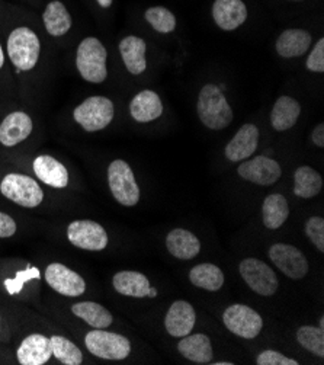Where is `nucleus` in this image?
Returning <instances> with one entry per match:
<instances>
[{
    "instance_id": "1",
    "label": "nucleus",
    "mask_w": 324,
    "mask_h": 365,
    "mask_svg": "<svg viewBox=\"0 0 324 365\" xmlns=\"http://www.w3.org/2000/svg\"><path fill=\"white\" fill-rule=\"evenodd\" d=\"M5 53L18 75L33 71L37 68L43 53L40 35L28 25L14 26L6 36Z\"/></svg>"
},
{
    "instance_id": "2",
    "label": "nucleus",
    "mask_w": 324,
    "mask_h": 365,
    "mask_svg": "<svg viewBox=\"0 0 324 365\" xmlns=\"http://www.w3.org/2000/svg\"><path fill=\"white\" fill-rule=\"evenodd\" d=\"M0 195L28 210L38 208L46 200L41 182L19 172H8L0 178Z\"/></svg>"
},
{
    "instance_id": "3",
    "label": "nucleus",
    "mask_w": 324,
    "mask_h": 365,
    "mask_svg": "<svg viewBox=\"0 0 324 365\" xmlns=\"http://www.w3.org/2000/svg\"><path fill=\"white\" fill-rule=\"evenodd\" d=\"M197 111L201 123L209 130H223L229 127L234 118L227 98L221 89L214 83H208L201 89L198 95Z\"/></svg>"
},
{
    "instance_id": "4",
    "label": "nucleus",
    "mask_w": 324,
    "mask_h": 365,
    "mask_svg": "<svg viewBox=\"0 0 324 365\" xmlns=\"http://www.w3.org/2000/svg\"><path fill=\"white\" fill-rule=\"evenodd\" d=\"M108 51L96 36H86L76 50V68L79 76L88 82L100 85L108 78Z\"/></svg>"
},
{
    "instance_id": "5",
    "label": "nucleus",
    "mask_w": 324,
    "mask_h": 365,
    "mask_svg": "<svg viewBox=\"0 0 324 365\" xmlns=\"http://www.w3.org/2000/svg\"><path fill=\"white\" fill-rule=\"evenodd\" d=\"M115 117L114 102L100 95L86 98L73 109L75 123L88 133H98L105 130Z\"/></svg>"
},
{
    "instance_id": "6",
    "label": "nucleus",
    "mask_w": 324,
    "mask_h": 365,
    "mask_svg": "<svg viewBox=\"0 0 324 365\" xmlns=\"http://www.w3.org/2000/svg\"><path fill=\"white\" fill-rule=\"evenodd\" d=\"M86 349L96 358L108 361L125 359L131 352V342L125 336L106 329H92L85 335Z\"/></svg>"
},
{
    "instance_id": "7",
    "label": "nucleus",
    "mask_w": 324,
    "mask_h": 365,
    "mask_svg": "<svg viewBox=\"0 0 324 365\" xmlns=\"http://www.w3.org/2000/svg\"><path fill=\"white\" fill-rule=\"evenodd\" d=\"M108 185L114 200L124 207H134L140 201V188L131 166L117 159L108 166Z\"/></svg>"
},
{
    "instance_id": "8",
    "label": "nucleus",
    "mask_w": 324,
    "mask_h": 365,
    "mask_svg": "<svg viewBox=\"0 0 324 365\" xmlns=\"http://www.w3.org/2000/svg\"><path fill=\"white\" fill-rule=\"evenodd\" d=\"M66 237L71 246L88 252H100L110 243L105 227L93 220H73L66 229Z\"/></svg>"
},
{
    "instance_id": "9",
    "label": "nucleus",
    "mask_w": 324,
    "mask_h": 365,
    "mask_svg": "<svg viewBox=\"0 0 324 365\" xmlns=\"http://www.w3.org/2000/svg\"><path fill=\"white\" fill-rule=\"evenodd\" d=\"M44 279L51 289L60 296L78 299L86 293V281L75 269L61 262H51L44 269Z\"/></svg>"
},
{
    "instance_id": "10",
    "label": "nucleus",
    "mask_w": 324,
    "mask_h": 365,
    "mask_svg": "<svg viewBox=\"0 0 324 365\" xmlns=\"http://www.w3.org/2000/svg\"><path fill=\"white\" fill-rule=\"evenodd\" d=\"M223 322L227 329L244 339H255L263 327L262 316L246 304H233L226 309Z\"/></svg>"
},
{
    "instance_id": "11",
    "label": "nucleus",
    "mask_w": 324,
    "mask_h": 365,
    "mask_svg": "<svg viewBox=\"0 0 324 365\" xmlns=\"http://www.w3.org/2000/svg\"><path fill=\"white\" fill-rule=\"evenodd\" d=\"M239 271L246 284L259 296L271 297L276 293L279 287L278 277L275 271L263 261L256 258H246L240 262Z\"/></svg>"
},
{
    "instance_id": "12",
    "label": "nucleus",
    "mask_w": 324,
    "mask_h": 365,
    "mask_svg": "<svg viewBox=\"0 0 324 365\" xmlns=\"http://www.w3.org/2000/svg\"><path fill=\"white\" fill-rule=\"evenodd\" d=\"M269 258L273 265L288 278L301 279L308 274V261L304 253L286 243H276L269 249Z\"/></svg>"
},
{
    "instance_id": "13",
    "label": "nucleus",
    "mask_w": 324,
    "mask_h": 365,
    "mask_svg": "<svg viewBox=\"0 0 324 365\" xmlns=\"http://www.w3.org/2000/svg\"><path fill=\"white\" fill-rule=\"evenodd\" d=\"M33 130V118L22 109H15L0 121V145L5 149H14L26 141Z\"/></svg>"
},
{
    "instance_id": "14",
    "label": "nucleus",
    "mask_w": 324,
    "mask_h": 365,
    "mask_svg": "<svg viewBox=\"0 0 324 365\" xmlns=\"http://www.w3.org/2000/svg\"><path fill=\"white\" fill-rule=\"evenodd\" d=\"M33 178L53 190H66L70 185L67 166L51 155H38L31 163Z\"/></svg>"
},
{
    "instance_id": "15",
    "label": "nucleus",
    "mask_w": 324,
    "mask_h": 365,
    "mask_svg": "<svg viewBox=\"0 0 324 365\" xmlns=\"http://www.w3.org/2000/svg\"><path fill=\"white\" fill-rule=\"evenodd\" d=\"M237 173L251 184L269 187L281 178L282 169L276 160L266 156H256L254 159L243 160L237 168Z\"/></svg>"
},
{
    "instance_id": "16",
    "label": "nucleus",
    "mask_w": 324,
    "mask_h": 365,
    "mask_svg": "<svg viewBox=\"0 0 324 365\" xmlns=\"http://www.w3.org/2000/svg\"><path fill=\"white\" fill-rule=\"evenodd\" d=\"M15 355L21 365H46L53 358L50 338L38 332L29 334L21 341Z\"/></svg>"
},
{
    "instance_id": "17",
    "label": "nucleus",
    "mask_w": 324,
    "mask_h": 365,
    "mask_svg": "<svg viewBox=\"0 0 324 365\" xmlns=\"http://www.w3.org/2000/svg\"><path fill=\"white\" fill-rule=\"evenodd\" d=\"M259 144V128L255 124H244L226 145V158L230 162H243L254 156Z\"/></svg>"
},
{
    "instance_id": "18",
    "label": "nucleus",
    "mask_w": 324,
    "mask_h": 365,
    "mask_svg": "<svg viewBox=\"0 0 324 365\" xmlns=\"http://www.w3.org/2000/svg\"><path fill=\"white\" fill-rule=\"evenodd\" d=\"M195 320L197 314L192 304L179 300L169 307L164 316V327L170 336L184 338L192 332Z\"/></svg>"
},
{
    "instance_id": "19",
    "label": "nucleus",
    "mask_w": 324,
    "mask_h": 365,
    "mask_svg": "<svg viewBox=\"0 0 324 365\" xmlns=\"http://www.w3.org/2000/svg\"><path fill=\"white\" fill-rule=\"evenodd\" d=\"M113 285L117 293L127 297L142 299L156 297V289L150 288L149 278L137 271H120L113 278Z\"/></svg>"
},
{
    "instance_id": "20",
    "label": "nucleus",
    "mask_w": 324,
    "mask_h": 365,
    "mask_svg": "<svg viewBox=\"0 0 324 365\" xmlns=\"http://www.w3.org/2000/svg\"><path fill=\"white\" fill-rule=\"evenodd\" d=\"M212 18L223 31H234L247 19V8L243 0H215Z\"/></svg>"
},
{
    "instance_id": "21",
    "label": "nucleus",
    "mask_w": 324,
    "mask_h": 365,
    "mask_svg": "<svg viewBox=\"0 0 324 365\" xmlns=\"http://www.w3.org/2000/svg\"><path fill=\"white\" fill-rule=\"evenodd\" d=\"M130 114L137 123H152L163 114V102L155 91H141L130 103Z\"/></svg>"
},
{
    "instance_id": "22",
    "label": "nucleus",
    "mask_w": 324,
    "mask_h": 365,
    "mask_svg": "<svg viewBox=\"0 0 324 365\" xmlns=\"http://www.w3.org/2000/svg\"><path fill=\"white\" fill-rule=\"evenodd\" d=\"M43 25L50 36L60 38L70 32L73 26V18L61 0H51L44 8Z\"/></svg>"
},
{
    "instance_id": "23",
    "label": "nucleus",
    "mask_w": 324,
    "mask_h": 365,
    "mask_svg": "<svg viewBox=\"0 0 324 365\" xmlns=\"http://www.w3.org/2000/svg\"><path fill=\"white\" fill-rule=\"evenodd\" d=\"M118 48H120L122 61L131 75L138 76L142 71H146V68H147L146 41L140 38V36L128 35V36H125V38L121 40Z\"/></svg>"
},
{
    "instance_id": "24",
    "label": "nucleus",
    "mask_w": 324,
    "mask_h": 365,
    "mask_svg": "<svg viewBox=\"0 0 324 365\" xmlns=\"http://www.w3.org/2000/svg\"><path fill=\"white\" fill-rule=\"evenodd\" d=\"M311 46V34L305 29H286L276 40V53L283 58H296L307 53Z\"/></svg>"
},
{
    "instance_id": "25",
    "label": "nucleus",
    "mask_w": 324,
    "mask_h": 365,
    "mask_svg": "<svg viewBox=\"0 0 324 365\" xmlns=\"http://www.w3.org/2000/svg\"><path fill=\"white\" fill-rule=\"evenodd\" d=\"M166 247L172 257L177 259H194L201 252L199 239L189 230L174 229L166 237Z\"/></svg>"
},
{
    "instance_id": "26",
    "label": "nucleus",
    "mask_w": 324,
    "mask_h": 365,
    "mask_svg": "<svg viewBox=\"0 0 324 365\" xmlns=\"http://www.w3.org/2000/svg\"><path fill=\"white\" fill-rule=\"evenodd\" d=\"M301 114V105L291 96H281L275 102L271 113V124L276 131H286L293 128Z\"/></svg>"
},
{
    "instance_id": "27",
    "label": "nucleus",
    "mask_w": 324,
    "mask_h": 365,
    "mask_svg": "<svg viewBox=\"0 0 324 365\" xmlns=\"http://www.w3.org/2000/svg\"><path fill=\"white\" fill-rule=\"evenodd\" d=\"M71 314L83 320L93 329H108L114 322L113 313L95 302H78L70 307Z\"/></svg>"
},
{
    "instance_id": "28",
    "label": "nucleus",
    "mask_w": 324,
    "mask_h": 365,
    "mask_svg": "<svg viewBox=\"0 0 324 365\" xmlns=\"http://www.w3.org/2000/svg\"><path fill=\"white\" fill-rule=\"evenodd\" d=\"M177 351L182 356L195 364H209L212 361L211 339L204 334L187 335L177 344Z\"/></svg>"
},
{
    "instance_id": "29",
    "label": "nucleus",
    "mask_w": 324,
    "mask_h": 365,
    "mask_svg": "<svg viewBox=\"0 0 324 365\" xmlns=\"http://www.w3.org/2000/svg\"><path fill=\"white\" fill-rule=\"evenodd\" d=\"M262 215L265 227L269 230L279 229L290 215V207H288L286 198L281 194L268 195L262 205Z\"/></svg>"
},
{
    "instance_id": "30",
    "label": "nucleus",
    "mask_w": 324,
    "mask_h": 365,
    "mask_svg": "<svg viewBox=\"0 0 324 365\" xmlns=\"http://www.w3.org/2000/svg\"><path fill=\"white\" fill-rule=\"evenodd\" d=\"M323 178L310 166H300L294 173V194L300 198L310 200L320 194Z\"/></svg>"
},
{
    "instance_id": "31",
    "label": "nucleus",
    "mask_w": 324,
    "mask_h": 365,
    "mask_svg": "<svg viewBox=\"0 0 324 365\" xmlns=\"http://www.w3.org/2000/svg\"><path fill=\"white\" fill-rule=\"evenodd\" d=\"M191 282L207 291H219L224 285V274L214 264H199L189 272Z\"/></svg>"
},
{
    "instance_id": "32",
    "label": "nucleus",
    "mask_w": 324,
    "mask_h": 365,
    "mask_svg": "<svg viewBox=\"0 0 324 365\" xmlns=\"http://www.w3.org/2000/svg\"><path fill=\"white\" fill-rule=\"evenodd\" d=\"M50 345L53 356L63 365H82L83 352L82 349L66 336L53 335L50 336Z\"/></svg>"
},
{
    "instance_id": "33",
    "label": "nucleus",
    "mask_w": 324,
    "mask_h": 365,
    "mask_svg": "<svg viewBox=\"0 0 324 365\" xmlns=\"http://www.w3.org/2000/svg\"><path fill=\"white\" fill-rule=\"evenodd\" d=\"M298 344L311 354L324 356V331L315 326H301L297 331Z\"/></svg>"
},
{
    "instance_id": "34",
    "label": "nucleus",
    "mask_w": 324,
    "mask_h": 365,
    "mask_svg": "<svg viewBox=\"0 0 324 365\" xmlns=\"http://www.w3.org/2000/svg\"><path fill=\"white\" fill-rule=\"evenodd\" d=\"M38 279H40V271L37 268L28 265L25 269L16 271L14 277L5 278L2 281V285L9 296H19L23 293L28 282L38 281Z\"/></svg>"
},
{
    "instance_id": "35",
    "label": "nucleus",
    "mask_w": 324,
    "mask_h": 365,
    "mask_svg": "<svg viewBox=\"0 0 324 365\" xmlns=\"http://www.w3.org/2000/svg\"><path fill=\"white\" fill-rule=\"evenodd\" d=\"M144 18L149 22V25L160 34L173 32L176 28V16L163 6H153L149 8L144 14Z\"/></svg>"
},
{
    "instance_id": "36",
    "label": "nucleus",
    "mask_w": 324,
    "mask_h": 365,
    "mask_svg": "<svg viewBox=\"0 0 324 365\" xmlns=\"http://www.w3.org/2000/svg\"><path fill=\"white\" fill-rule=\"evenodd\" d=\"M305 235L311 240V243L318 249V252H324V220L323 217H310L305 223Z\"/></svg>"
},
{
    "instance_id": "37",
    "label": "nucleus",
    "mask_w": 324,
    "mask_h": 365,
    "mask_svg": "<svg viewBox=\"0 0 324 365\" xmlns=\"http://www.w3.org/2000/svg\"><path fill=\"white\" fill-rule=\"evenodd\" d=\"M256 364L258 365H298L300 362L293 358L285 356L278 351L266 349L256 356Z\"/></svg>"
},
{
    "instance_id": "38",
    "label": "nucleus",
    "mask_w": 324,
    "mask_h": 365,
    "mask_svg": "<svg viewBox=\"0 0 324 365\" xmlns=\"http://www.w3.org/2000/svg\"><path fill=\"white\" fill-rule=\"evenodd\" d=\"M307 68L313 73H323L324 71V38H320L314 48L311 50L307 63Z\"/></svg>"
},
{
    "instance_id": "39",
    "label": "nucleus",
    "mask_w": 324,
    "mask_h": 365,
    "mask_svg": "<svg viewBox=\"0 0 324 365\" xmlns=\"http://www.w3.org/2000/svg\"><path fill=\"white\" fill-rule=\"evenodd\" d=\"M18 233V223L15 218L0 210V239H11Z\"/></svg>"
},
{
    "instance_id": "40",
    "label": "nucleus",
    "mask_w": 324,
    "mask_h": 365,
    "mask_svg": "<svg viewBox=\"0 0 324 365\" xmlns=\"http://www.w3.org/2000/svg\"><path fill=\"white\" fill-rule=\"evenodd\" d=\"M311 140L313 143L317 145V148H324V124L320 123L311 134Z\"/></svg>"
},
{
    "instance_id": "41",
    "label": "nucleus",
    "mask_w": 324,
    "mask_h": 365,
    "mask_svg": "<svg viewBox=\"0 0 324 365\" xmlns=\"http://www.w3.org/2000/svg\"><path fill=\"white\" fill-rule=\"evenodd\" d=\"M8 57H6V53H5V47L2 46V41H0V73L6 71V67H8Z\"/></svg>"
},
{
    "instance_id": "42",
    "label": "nucleus",
    "mask_w": 324,
    "mask_h": 365,
    "mask_svg": "<svg viewBox=\"0 0 324 365\" xmlns=\"http://www.w3.org/2000/svg\"><path fill=\"white\" fill-rule=\"evenodd\" d=\"M95 2L102 8V9H110L114 4V0H95Z\"/></svg>"
},
{
    "instance_id": "43",
    "label": "nucleus",
    "mask_w": 324,
    "mask_h": 365,
    "mask_svg": "<svg viewBox=\"0 0 324 365\" xmlns=\"http://www.w3.org/2000/svg\"><path fill=\"white\" fill-rule=\"evenodd\" d=\"M2 332H4V317H2V313H0V338H2Z\"/></svg>"
},
{
    "instance_id": "44",
    "label": "nucleus",
    "mask_w": 324,
    "mask_h": 365,
    "mask_svg": "<svg viewBox=\"0 0 324 365\" xmlns=\"http://www.w3.org/2000/svg\"><path fill=\"white\" fill-rule=\"evenodd\" d=\"M215 365H233L234 362H229V361H220V362H212Z\"/></svg>"
},
{
    "instance_id": "45",
    "label": "nucleus",
    "mask_w": 324,
    "mask_h": 365,
    "mask_svg": "<svg viewBox=\"0 0 324 365\" xmlns=\"http://www.w3.org/2000/svg\"><path fill=\"white\" fill-rule=\"evenodd\" d=\"M320 329L324 331V317H320Z\"/></svg>"
},
{
    "instance_id": "46",
    "label": "nucleus",
    "mask_w": 324,
    "mask_h": 365,
    "mask_svg": "<svg viewBox=\"0 0 324 365\" xmlns=\"http://www.w3.org/2000/svg\"><path fill=\"white\" fill-rule=\"evenodd\" d=\"M294 2H300V0H294Z\"/></svg>"
}]
</instances>
